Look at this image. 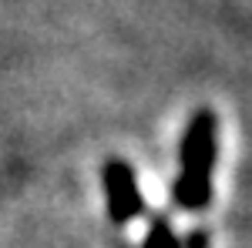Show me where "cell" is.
<instances>
[{"instance_id": "cell-1", "label": "cell", "mask_w": 252, "mask_h": 248, "mask_svg": "<svg viewBox=\"0 0 252 248\" xmlns=\"http://www.w3.org/2000/svg\"><path fill=\"white\" fill-rule=\"evenodd\" d=\"M212 158H215V117L209 111L192 117L182 148V178L175 185L182 208H202L212 191Z\"/></svg>"}, {"instance_id": "cell-2", "label": "cell", "mask_w": 252, "mask_h": 248, "mask_svg": "<svg viewBox=\"0 0 252 248\" xmlns=\"http://www.w3.org/2000/svg\"><path fill=\"white\" fill-rule=\"evenodd\" d=\"M108 198H111V215L115 221H131L141 211V194L135 191V178L125 161L108 165Z\"/></svg>"}, {"instance_id": "cell-3", "label": "cell", "mask_w": 252, "mask_h": 248, "mask_svg": "<svg viewBox=\"0 0 252 248\" xmlns=\"http://www.w3.org/2000/svg\"><path fill=\"white\" fill-rule=\"evenodd\" d=\"M145 248H178V242H175V235L165 225H155L152 228V235H148V245Z\"/></svg>"}]
</instances>
